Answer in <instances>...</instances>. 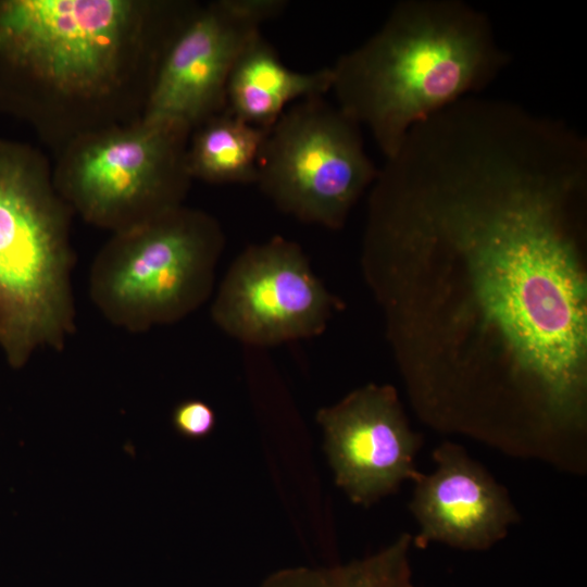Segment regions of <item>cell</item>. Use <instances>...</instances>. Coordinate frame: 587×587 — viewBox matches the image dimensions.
Wrapping results in <instances>:
<instances>
[{
	"label": "cell",
	"instance_id": "cell-1",
	"mask_svg": "<svg viewBox=\"0 0 587 587\" xmlns=\"http://www.w3.org/2000/svg\"><path fill=\"white\" fill-rule=\"evenodd\" d=\"M587 140L467 98L370 188L365 280L419 416L515 457L587 447Z\"/></svg>",
	"mask_w": 587,
	"mask_h": 587
},
{
	"label": "cell",
	"instance_id": "cell-2",
	"mask_svg": "<svg viewBox=\"0 0 587 587\" xmlns=\"http://www.w3.org/2000/svg\"><path fill=\"white\" fill-rule=\"evenodd\" d=\"M190 0L0 1V61L57 152L74 138L142 116Z\"/></svg>",
	"mask_w": 587,
	"mask_h": 587
},
{
	"label": "cell",
	"instance_id": "cell-3",
	"mask_svg": "<svg viewBox=\"0 0 587 587\" xmlns=\"http://www.w3.org/2000/svg\"><path fill=\"white\" fill-rule=\"evenodd\" d=\"M487 14L462 0H402L330 66L336 105L391 158L419 123L477 96L508 65Z\"/></svg>",
	"mask_w": 587,
	"mask_h": 587
},
{
	"label": "cell",
	"instance_id": "cell-4",
	"mask_svg": "<svg viewBox=\"0 0 587 587\" xmlns=\"http://www.w3.org/2000/svg\"><path fill=\"white\" fill-rule=\"evenodd\" d=\"M74 215L37 150L0 140V350L21 369L76 328Z\"/></svg>",
	"mask_w": 587,
	"mask_h": 587
},
{
	"label": "cell",
	"instance_id": "cell-5",
	"mask_svg": "<svg viewBox=\"0 0 587 587\" xmlns=\"http://www.w3.org/2000/svg\"><path fill=\"white\" fill-rule=\"evenodd\" d=\"M224 245L215 217L185 204L112 233L90 266V299L130 333L178 322L211 296Z\"/></svg>",
	"mask_w": 587,
	"mask_h": 587
},
{
	"label": "cell",
	"instance_id": "cell-6",
	"mask_svg": "<svg viewBox=\"0 0 587 587\" xmlns=\"http://www.w3.org/2000/svg\"><path fill=\"white\" fill-rule=\"evenodd\" d=\"M191 130L141 116L83 134L55 152L54 187L74 214L111 233L154 218L184 204Z\"/></svg>",
	"mask_w": 587,
	"mask_h": 587
},
{
	"label": "cell",
	"instance_id": "cell-7",
	"mask_svg": "<svg viewBox=\"0 0 587 587\" xmlns=\"http://www.w3.org/2000/svg\"><path fill=\"white\" fill-rule=\"evenodd\" d=\"M378 170L360 125L315 97L291 104L268 128L255 184L283 213L339 229Z\"/></svg>",
	"mask_w": 587,
	"mask_h": 587
},
{
	"label": "cell",
	"instance_id": "cell-8",
	"mask_svg": "<svg viewBox=\"0 0 587 587\" xmlns=\"http://www.w3.org/2000/svg\"><path fill=\"white\" fill-rule=\"evenodd\" d=\"M338 304L301 247L274 236L235 259L217 289L211 315L233 338L270 347L320 335Z\"/></svg>",
	"mask_w": 587,
	"mask_h": 587
},
{
	"label": "cell",
	"instance_id": "cell-9",
	"mask_svg": "<svg viewBox=\"0 0 587 587\" xmlns=\"http://www.w3.org/2000/svg\"><path fill=\"white\" fill-rule=\"evenodd\" d=\"M285 0H214L199 4L161 62L142 116L191 129L226 109L230 73L262 25Z\"/></svg>",
	"mask_w": 587,
	"mask_h": 587
},
{
	"label": "cell",
	"instance_id": "cell-10",
	"mask_svg": "<svg viewBox=\"0 0 587 587\" xmlns=\"http://www.w3.org/2000/svg\"><path fill=\"white\" fill-rule=\"evenodd\" d=\"M335 482L355 504L370 507L421 472L423 437L413 430L396 388L367 384L316 413Z\"/></svg>",
	"mask_w": 587,
	"mask_h": 587
},
{
	"label": "cell",
	"instance_id": "cell-11",
	"mask_svg": "<svg viewBox=\"0 0 587 587\" xmlns=\"http://www.w3.org/2000/svg\"><path fill=\"white\" fill-rule=\"evenodd\" d=\"M432 457L435 470L421 472L409 501L419 527L412 546L485 551L504 539L520 521L507 488L461 445L444 441Z\"/></svg>",
	"mask_w": 587,
	"mask_h": 587
},
{
	"label": "cell",
	"instance_id": "cell-12",
	"mask_svg": "<svg viewBox=\"0 0 587 587\" xmlns=\"http://www.w3.org/2000/svg\"><path fill=\"white\" fill-rule=\"evenodd\" d=\"M330 88V66L312 72L290 70L260 34L248 45L230 73L225 110L249 124L268 129L291 104L324 97Z\"/></svg>",
	"mask_w": 587,
	"mask_h": 587
},
{
	"label": "cell",
	"instance_id": "cell-13",
	"mask_svg": "<svg viewBox=\"0 0 587 587\" xmlns=\"http://www.w3.org/2000/svg\"><path fill=\"white\" fill-rule=\"evenodd\" d=\"M268 129L227 110L191 130L187 166L193 179L210 184H255L259 157Z\"/></svg>",
	"mask_w": 587,
	"mask_h": 587
},
{
	"label": "cell",
	"instance_id": "cell-14",
	"mask_svg": "<svg viewBox=\"0 0 587 587\" xmlns=\"http://www.w3.org/2000/svg\"><path fill=\"white\" fill-rule=\"evenodd\" d=\"M412 535L403 533L374 554L325 567L297 566L268 575L261 587H414Z\"/></svg>",
	"mask_w": 587,
	"mask_h": 587
},
{
	"label": "cell",
	"instance_id": "cell-15",
	"mask_svg": "<svg viewBox=\"0 0 587 587\" xmlns=\"http://www.w3.org/2000/svg\"><path fill=\"white\" fill-rule=\"evenodd\" d=\"M216 415L207 402L200 399H187L177 403L172 412V425L175 432L187 439H203L215 427Z\"/></svg>",
	"mask_w": 587,
	"mask_h": 587
}]
</instances>
